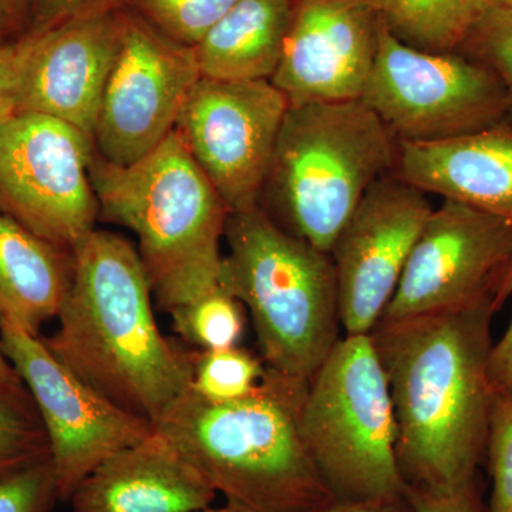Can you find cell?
I'll return each mask as SVG.
<instances>
[{
    "label": "cell",
    "instance_id": "obj_14",
    "mask_svg": "<svg viewBox=\"0 0 512 512\" xmlns=\"http://www.w3.org/2000/svg\"><path fill=\"white\" fill-rule=\"evenodd\" d=\"M431 211L426 192L393 173L367 190L330 251L343 335L376 328Z\"/></svg>",
    "mask_w": 512,
    "mask_h": 512
},
{
    "label": "cell",
    "instance_id": "obj_23",
    "mask_svg": "<svg viewBox=\"0 0 512 512\" xmlns=\"http://www.w3.org/2000/svg\"><path fill=\"white\" fill-rule=\"evenodd\" d=\"M265 373L264 360L239 346L198 352L194 355L191 389L207 402H237L258 389Z\"/></svg>",
    "mask_w": 512,
    "mask_h": 512
},
{
    "label": "cell",
    "instance_id": "obj_25",
    "mask_svg": "<svg viewBox=\"0 0 512 512\" xmlns=\"http://www.w3.org/2000/svg\"><path fill=\"white\" fill-rule=\"evenodd\" d=\"M148 25L185 47H195L237 0H130Z\"/></svg>",
    "mask_w": 512,
    "mask_h": 512
},
{
    "label": "cell",
    "instance_id": "obj_10",
    "mask_svg": "<svg viewBox=\"0 0 512 512\" xmlns=\"http://www.w3.org/2000/svg\"><path fill=\"white\" fill-rule=\"evenodd\" d=\"M0 343L45 427L63 503L103 461L154 433L150 421L110 402L60 362L45 340L2 316Z\"/></svg>",
    "mask_w": 512,
    "mask_h": 512
},
{
    "label": "cell",
    "instance_id": "obj_19",
    "mask_svg": "<svg viewBox=\"0 0 512 512\" xmlns=\"http://www.w3.org/2000/svg\"><path fill=\"white\" fill-rule=\"evenodd\" d=\"M73 276L72 252L0 212V316L32 335L57 318Z\"/></svg>",
    "mask_w": 512,
    "mask_h": 512
},
{
    "label": "cell",
    "instance_id": "obj_34",
    "mask_svg": "<svg viewBox=\"0 0 512 512\" xmlns=\"http://www.w3.org/2000/svg\"><path fill=\"white\" fill-rule=\"evenodd\" d=\"M22 390H26L25 383L9 362L0 343V392H22Z\"/></svg>",
    "mask_w": 512,
    "mask_h": 512
},
{
    "label": "cell",
    "instance_id": "obj_15",
    "mask_svg": "<svg viewBox=\"0 0 512 512\" xmlns=\"http://www.w3.org/2000/svg\"><path fill=\"white\" fill-rule=\"evenodd\" d=\"M379 28L367 0H296L271 82L291 106L362 99L376 62Z\"/></svg>",
    "mask_w": 512,
    "mask_h": 512
},
{
    "label": "cell",
    "instance_id": "obj_5",
    "mask_svg": "<svg viewBox=\"0 0 512 512\" xmlns=\"http://www.w3.org/2000/svg\"><path fill=\"white\" fill-rule=\"evenodd\" d=\"M224 237L220 285L251 313L265 366L311 379L342 332L330 254L286 232L261 205L229 212Z\"/></svg>",
    "mask_w": 512,
    "mask_h": 512
},
{
    "label": "cell",
    "instance_id": "obj_30",
    "mask_svg": "<svg viewBox=\"0 0 512 512\" xmlns=\"http://www.w3.org/2000/svg\"><path fill=\"white\" fill-rule=\"evenodd\" d=\"M406 495L417 512H487L477 480L454 490L407 488Z\"/></svg>",
    "mask_w": 512,
    "mask_h": 512
},
{
    "label": "cell",
    "instance_id": "obj_29",
    "mask_svg": "<svg viewBox=\"0 0 512 512\" xmlns=\"http://www.w3.org/2000/svg\"><path fill=\"white\" fill-rule=\"evenodd\" d=\"M29 46V35L18 43L0 46V121L19 113L23 72Z\"/></svg>",
    "mask_w": 512,
    "mask_h": 512
},
{
    "label": "cell",
    "instance_id": "obj_18",
    "mask_svg": "<svg viewBox=\"0 0 512 512\" xmlns=\"http://www.w3.org/2000/svg\"><path fill=\"white\" fill-rule=\"evenodd\" d=\"M393 174L426 194L512 221V127L505 121L448 140L399 141Z\"/></svg>",
    "mask_w": 512,
    "mask_h": 512
},
{
    "label": "cell",
    "instance_id": "obj_1",
    "mask_svg": "<svg viewBox=\"0 0 512 512\" xmlns=\"http://www.w3.org/2000/svg\"><path fill=\"white\" fill-rule=\"evenodd\" d=\"M497 298L397 320L372 330L396 423L407 488L454 490L477 480L494 390L491 323Z\"/></svg>",
    "mask_w": 512,
    "mask_h": 512
},
{
    "label": "cell",
    "instance_id": "obj_28",
    "mask_svg": "<svg viewBox=\"0 0 512 512\" xmlns=\"http://www.w3.org/2000/svg\"><path fill=\"white\" fill-rule=\"evenodd\" d=\"M57 501L52 457L0 477V512H52Z\"/></svg>",
    "mask_w": 512,
    "mask_h": 512
},
{
    "label": "cell",
    "instance_id": "obj_21",
    "mask_svg": "<svg viewBox=\"0 0 512 512\" xmlns=\"http://www.w3.org/2000/svg\"><path fill=\"white\" fill-rule=\"evenodd\" d=\"M390 32L406 45L454 53L493 8V0H367Z\"/></svg>",
    "mask_w": 512,
    "mask_h": 512
},
{
    "label": "cell",
    "instance_id": "obj_8",
    "mask_svg": "<svg viewBox=\"0 0 512 512\" xmlns=\"http://www.w3.org/2000/svg\"><path fill=\"white\" fill-rule=\"evenodd\" d=\"M360 100L406 143L477 133L504 123L508 111L497 74L466 56L406 45L382 20L375 66Z\"/></svg>",
    "mask_w": 512,
    "mask_h": 512
},
{
    "label": "cell",
    "instance_id": "obj_31",
    "mask_svg": "<svg viewBox=\"0 0 512 512\" xmlns=\"http://www.w3.org/2000/svg\"><path fill=\"white\" fill-rule=\"evenodd\" d=\"M116 2L117 0H39L33 32H43L70 20L113 9Z\"/></svg>",
    "mask_w": 512,
    "mask_h": 512
},
{
    "label": "cell",
    "instance_id": "obj_2",
    "mask_svg": "<svg viewBox=\"0 0 512 512\" xmlns=\"http://www.w3.org/2000/svg\"><path fill=\"white\" fill-rule=\"evenodd\" d=\"M72 256V284L46 346L110 402L154 424L191 386L194 355L160 332L146 269L127 239L93 229Z\"/></svg>",
    "mask_w": 512,
    "mask_h": 512
},
{
    "label": "cell",
    "instance_id": "obj_32",
    "mask_svg": "<svg viewBox=\"0 0 512 512\" xmlns=\"http://www.w3.org/2000/svg\"><path fill=\"white\" fill-rule=\"evenodd\" d=\"M510 292L512 293V276ZM488 372L494 393L512 397V320L503 338L494 343L491 349Z\"/></svg>",
    "mask_w": 512,
    "mask_h": 512
},
{
    "label": "cell",
    "instance_id": "obj_38",
    "mask_svg": "<svg viewBox=\"0 0 512 512\" xmlns=\"http://www.w3.org/2000/svg\"><path fill=\"white\" fill-rule=\"evenodd\" d=\"M494 6L512 5V0H493Z\"/></svg>",
    "mask_w": 512,
    "mask_h": 512
},
{
    "label": "cell",
    "instance_id": "obj_27",
    "mask_svg": "<svg viewBox=\"0 0 512 512\" xmlns=\"http://www.w3.org/2000/svg\"><path fill=\"white\" fill-rule=\"evenodd\" d=\"M485 453L493 480L487 512H512V397L494 394Z\"/></svg>",
    "mask_w": 512,
    "mask_h": 512
},
{
    "label": "cell",
    "instance_id": "obj_20",
    "mask_svg": "<svg viewBox=\"0 0 512 512\" xmlns=\"http://www.w3.org/2000/svg\"><path fill=\"white\" fill-rule=\"evenodd\" d=\"M296 0H237L197 46L201 76L218 80H271Z\"/></svg>",
    "mask_w": 512,
    "mask_h": 512
},
{
    "label": "cell",
    "instance_id": "obj_24",
    "mask_svg": "<svg viewBox=\"0 0 512 512\" xmlns=\"http://www.w3.org/2000/svg\"><path fill=\"white\" fill-rule=\"evenodd\" d=\"M49 457V440L29 390L0 392V477Z\"/></svg>",
    "mask_w": 512,
    "mask_h": 512
},
{
    "label": "cell",
    "instance_id": "obj_7",
    "mask_svg": "<svg viewBox=\"0 0 512 512\" xmlns=\"http://www.w3.org/2000/svg\"><path fill=\"white\" fill-rule=\"evenodd\" d=\"M299 429L335 500L406 495L397 466L392 397L372 336H343L336 343L308 380Z\"/></svg>",
    "mask_w": 512,
    "mask_h": 512
},
{
    "label": "cell",
    "instance_id": "obj_12",
    "mask_svg": "<svg viewBox=\"0 0 512 512\" xmlns=\"http://www.w3.org/2000/svg\"><path fill=\"white\" fill-rule=\"evenodd\" d=\"M512 276V221L443 200L433 208L380 320L464 308L487 298L503 305Z\"/></svg>",
    "mask_w": 512,
    "mask_h": 512
},
{
    "label": "cell",
    "instance_id": "obj_6",
    "mask_svg": "<svg viewBox=\"0 0 512 512\" xmlns=\"http://www.w3.org/2000/svg\"><path fill=\"white\" fill-rule=\"evenodd\" d=\"M399 140L362 100L289 106L265 190L272 218L330 254L367 190L396 167Z\"/></svg>",
    "mask_w": 512,
    "mask_h": 512
},
{
    "label": "cell",
    "instance_id": "obj_22",
    "mask_svg": "<svg viewBox=\"0 0 512 512\" xmlns=\"http://www.w3.org/2000/svg\"><path fill=\"white\" fill-rule=\"evenodd\" d=\"M170 315L175 332L200 352L235 348L244 335V305L221 285Z\"/></svg>",
    "mask_w": 512,
    "mask_h": 512
},
{
    "label": "cell",
    "instance_id": "obj_4",
    "mask_svg": "<svg viewBox=\"0 0 512 512\" xmlns=\"http://www.w3.org/2000/svg\"><path fill=\"white\" fill-rule=\"evenodd\" d=\"M90 180L100 214L137 235L138 255L163 311L220 286L229 211L177 130L130 165L94 154Z\"/></svg>",
    "mask_w": 512,
    "mask_h": 512
},
{
    "label": "cell",
    "instance_id": "obj_16",
    "mask_svg": "<svg viewBox=\"0 0 512 512\" xmlns=\"http://www.w3.org/2000/svg\"><path fill=\"white\" fill-rule=\"evenodd\" d=\"M124 22L110 9L30 33L19 111L55 117L94 140Z\"/></svg>",
    "mask_w": 512,
    "mask_h": 512
},
{
    "label": "cell",
    "instance_id": "obj_17",
    "mask_svg": "<svg viewBox=\"0 0 512 512\" xmlns=\"http://www.w3.org/2000/svg\"><path fill=\"white\" fill-rule=\"evenodd\" d=\"M217 495L154 431L94 468L69 503L73 512H191L211 507Z\"/></svg>",
    "mask_w": 512,
    "mask_h": 512
},
{
    "label": "cell",
    "instance_id": "obj_11",
    "mask_svg": "<svg viewBox=\"0 0 512 512\" xmlns=\"http://www.w3.org/2000/svg\"><path fill=\"white\" fill-rule=\"evenodd\" d=\"M289 106L271 80L204 76L185 101L175 130L229 212L261 205Z\"/></svg>",
    "mask_w": 512,
    "mask_h": 512
},
{
    "label": "cell",
    "instance_id": "obj_37",
    "mask_svg": "<svg viewBox=\"0 0 512 512\" xmlns=\"http://www.w3.org/2000/svg\"><path fill=\"white\" fill-rule=\"evenodd\" d=\"M13 8H15L16 15H19L20 10L23 8V3L25 0H12Z\"/></svg>",
    "mask_w": 512,
    "mask_h": 512
},
{
    "label": "cell",
    "instance_id": "obj_35",
    "mask_svg": "<svg viewBox=\"0 0 512 512\" xmlns=\"http://www.w3.org/2000/svg\"><path fill=\"white\" fill-rule=\"evenodd\" d=\"M16 12L13 8L12 0H0V29L9 22L10 19L15 18Z\"/></svg>",
    "mask_w": 512,
    "mask_h": 512
},
{
    "label": "cell",
    "instance_id": "obj_3",
    "mask_svg": "<svg viewBox=\"0 0 512 512\" xmlns=\"http://www.w3.org/2000/svg\"><path fill=\"white\" fill-rule=\"evenodd\" d=\"M308 380L266 367L258 389L211 403L191 386L153 424L228 507L238 512H311L335 500L299 429Z\"/></svg>",
    "mask_w": 512,
    "mask_h": 512
},
{
    "label": "cell",
    "instance_id": "obj_33",
    "mask_svg": "<svg viewBox=\"0 0 512 512\" xmlns=\"http://www.w3.org/2000/svg\"><path fill=\"white\" fill-rule=\"evenodd\" d=\"M311 512H417L407 495L372 501L333 500Z\"/></svg>",
    "mask_w": 512,
    "mask_h": 512
},
{
    "label": "cell",
    "instance_id": "obj_26",
    "mask_svg": "<svg viewBox=\"0 0 512 512\" xmlns=\"http://www.w3.org/2000/svg\"><path fill=\"white\" fill-rule=\"evenodd\" d=\"M468 59L497 74L508 97L505 123L512 127V5L488 9L464 40Z\"/></svg>",
    "mask_w": 512,
    "mask_h": 512
},
{
    "label": "cell",
    "instance_id": "obj_36",
    "mask_svg": "<svg viewBox=\"0 0 512 512\" xmlns=\"http://www.w3.org/2000/svg\"><path fill=\"white\" fill-rule=\"evenodd\" d=\"M191 512H238L237 510H234V508L228 507V505H225V507L222 508H202V510L197 511H191Z\"/></svg>",
    "mask_w": 512,
    "mask_h": 512
},
{
    "label": "cell",
    "instance_id": "obj_13",
    "mask_svg": "<svg viewBox=\"0 0 512 512\" xmlns=\"http://www.w3.org/2000/svg\"><path fill=\"white\" fill-rule=\"evenodd\" d=\"M201 79L194 49L171 42L147 23L124 22L94 130L107 163H136L170 136L185 101Z\"/></svg>",
    "mask_w": 512,
    "mask_h": 512
},
{
    "label": "cell",
    "instance_id": "obj_9",
    "mask_svg": "<svg viewBox=\"0 0 512 512\" xmlns=\"http://www.w3.org/2000/svg\"><path fill=\"white\" fill-rule=\"evenodd\" d=\"M94 154L93 137L55 117L19 111L0 121V211L72 252L100 214Z\"/></svg>",
    "mask_w": 512,
    "mask_h": 512
}]
</instances>
